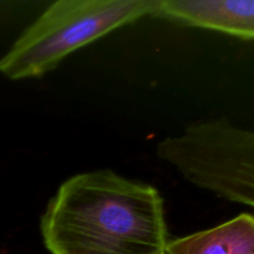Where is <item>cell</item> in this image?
<instances>
[{
	"mask_svg": "<svg viewBox=\"0 0 254 254\" xmlns=\"http://www.w3.org/2000/svg\"><path fill=\"white\" fill-rule=\"evenodd\" d=\"M158 0H59L29 25L0 59L12 81L36 78L119 27L154 15Z\"/></svg>",
	"mask_w": 254,
	"mask_h": 254,
	"instance_id": "obj_2",
	"label": "cell"
},
{
	"mask_svg": "<svg viewBox=\"0 0 254 254\" xmlns=\"http://www.w3.org/2000/svg\"><path fill=\"white\" fill-rule=\"evenodd\" d=\"M154 15L188 26L254 40V0H158Z\"/></svg>",
	"mask_w": 254,
	"mask_h": 254,
	"instance_id": "obj_4",
	"label": "cell"
},
{
	"mask_svg": "<svg viewBox=\"0 0 254 254\" xmlns=\"http://www.w3.org/2000/svg\"><path fill=\"white\" fill-rule=\"evenodd\" d=\"M156 155L198 189L254 208V129L226 119L201 122L165 136Z\"/></svg>",
	"mask_w": 254,
	"mask_h": 254,
	"instance_id": "obj_3",
	"label": "cell"
},
{
	"mask_svg": "<svg viewBox=\"0 0 254 254\" xmlns=\"http://www.w3.org/2000/svg\"><path fill=\"white\" fill-rule=\"evenodd\" d=\"M166 254H254V216L240 213L215 227L170 241Z\"/></svg>",
	"mask_w": 254,
	"mask_h": 254,
	"instance_id": "obj_5",
	"label": "cell"
},
{
	"mask_svg": "<svg viewBox=\"0 0 254 254\" xmlns=\"http://www.w3.org/2000/svg\"><path fill=\"white\" fill-rule=\"evenodd\" d=\"M40 231L50 254H166L170 242L158 189L108 169L64 181Z\"/></svg>",
	"mask_w": 254,
	"mask_h": 254,
	"instance_id": "obj_1",
	"label": "cell"
}]
</instances>
